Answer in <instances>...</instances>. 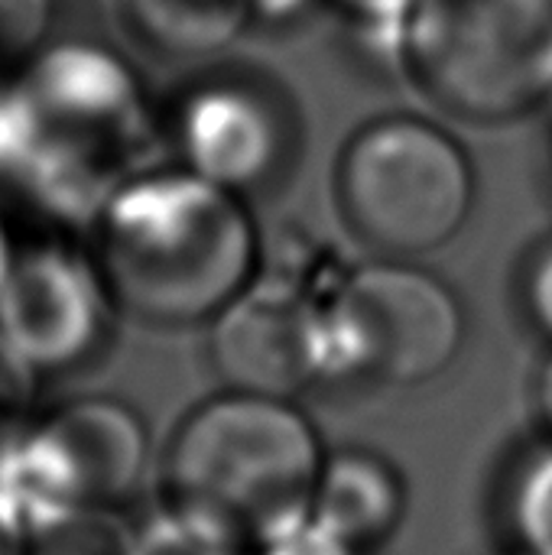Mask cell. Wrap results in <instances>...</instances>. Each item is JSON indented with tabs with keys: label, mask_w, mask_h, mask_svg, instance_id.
Returning a JSON list of instances; mask_svg holds the SVG:
<instances>
[{
	"label": "cell",
	"mask_w": 552,
	"mask_h": 555,
	"mask_svg": "<svg viewBox=\"0 0 552 555\" xmlns=\"http://www.w3.org/2000/svg\"><path fill=\"white\" fill-rule=\"evenodd\" d=\"M10 179L46 215L91 228L101 205L150 166L153 114L133 68L107 46H42L7 78Z\"/></svg>",
	"instance_id": "cell-1"
},
{
	"label": "cell",
	"mask_w": 552,
	"mask_h": 555,
	"mask_svg": "<svg viewBox=\"0 0 552 555\" xmlns=\"http://www.w3.org/2000/svg\"><path fill=\"white\" fill-rule=\"evenodd\" d=\"M114 302L156 325L211 322L257 273L260 231L247 198L185 166H146L91 221Z\"/></svg>",
	"instance_id": "cell-2"
},
{
	"label": "cell",
	"mask_w": 552,
	"mask_h": 555,
	"mask_svg": "<svg viewBox=\"0 0 552 555\" xmlns=\"http://www.w3.org/2000/svg\"><path fill=\"white\" fill-rule=\"evenodd\" d=\"M325 452L286 400L228 390L195 406L166 452L169 504L257 540L309 507Z\"/></svg>",
	"instance_id": "cell-3"
},
{
	"label": "cell",
	"mask_w": 552,
	"mask_h": 555,
	"mask_svg": "<svg viewBox=\"0 0 552 555\" xmlns=\"http://www.w3.org/2000/svg\"><path fill=\"white\" fill-rule=\"evenodd\" d=\"M397 59L455 120H524L552 101V0H413Z\"/></svg>",
	"instance_id": "cell-4"
},
{
	"label": "cell",
	"mask_w": 552,
	"mask_h": 555,
	"mask_svg": "<svg viewBox=\"0 0 552 555\" xmlns=\"http://www.w3.org/2000/svg\"><path fill=\"white\" fill-rule=\"evenodd\" d=\"M335 205L355 241L377 257L446 247L475 205L465 146L420 114H381L355 127L335 163Z\"/></svg>",
	"instance_id": "cell-5"
},
{
	"label": "cell",
	"mask_w": 552,
	"mask_h": 555,
	"mask_svg": "<svg viewBox=\"0 0 552 555\" xmlns=\"http://www.w3.org/2000/svg\"><path fill=\"white\" fill-rule=\"evenodd\" d=\"M325 322L332 380L416 387L449 371L465 345V309L452 286L403 257L348 270L325 293Z\"/></svg>",
	"instance_id": "cell-6"
},
{
	"label": "cell",
	"mask_w": 552,
	"mask_h": 555,
	"mask_svg": "<svg viewBox=\"0 0 552 555\" xmlns=\"http://www.w3.org/2000/svg\"><path fill=\"white\" fill-rule=\"evenodd\" d=\"M146 426L120 400L81 397L0 442V498L29 537L75 511L117 507L146 472Z\"/></svg>",
	"instance_id": "cell-7"
},
{
	"label": "cell",
	"mask_w": 552,
	"mask_h": 555,
	"mask_svg": "<svg viewBox=\"0 0 552 555\" xmlns=\"http://www.w3.org/2000/svg\"><path fill=\"white\" fill-rule=\"evenodd\" d=\"M166 137L189 172L251 198L280 182L299 143L286 91L257 68H218L172 104Z\"/></svg>",
	"instance_id": "cell-8"
},
{
	"label": "cell",
	"mask_w": 552,
	"mask_h": 555,
	"mask_svg": "<svg viewBox=\"0 0 552 555\" xmlns=\"http://www.w3.org/2000/svg\"><path fill=\"white\" fill-rule=\"evenodd\" d=\"M114 306L91 250L65 237L29 241L0 293V341L36 377L65 374L101 348Z\"/></svg>",
	"instance_id": "cell-9"
},
{
	"label": "cell",
	"mask_w": 552,
	"mask_h": 555,
	"mask_svg": "<svg viewBox=\"0 0 552 555\" xmlns=\"http://www.w3.org/2000/svg\"><path fill=\"white\" fill-rule=\"evenodd\" d=\"M208 354L228 390L290 400L332 380L325 296L309 283L257 273L211 319Z\"/></svg>",
	"instance_id": "cell-10"
},
{
	"label": "cell",
	"mask_w": 552,
	"mask_h": 555,
	"mask_svg": "<svg viewBox=\"0 0 552 555\" xmlns=\"http://www.w3.org/2000/svg\"><path fill=\"white\" fill-rule=\"evenodd\" d=\"M309 514L364 553L400 530L407 517V481L384 455L342 449L325 455Z\"/></svg>",
	"instance_id": "cell-11"
},
{
	"label": "cell",
	"mask_w": 552,
	"mask_h": 555,
	"mask_svg": "<svg viewBox=\"0 0 552 555\" xmlns=\"http://www.w3.org/2000/svg\"><path fill=\"white\" fill-rule=\"evenodd\" d=\"M127 26L166 55H211L254 23V0H124Z\"/></svg>",
	"instance_id": "cell-12"
},
{
	"label": "cell",
	"mask_w": 552,
	"mask_h": 555,
	"mask_svg": "<svg viewBox=\"0 0 552 555\" xmlns=\"http://www.w3.org/2000/svg\"><path fill=\"white\" fill-rule=\"evenodd\" d=\"M504 514L517 553L552 555V433L511 472Z\"/></svg>",
	"instance_id": "cell-13"
},
{
	"label": "cell",
	"mask_w": 552,
	"mask_h": 555,
	"mask_svg": "<svg viewBox=\"0 0 552 555\" xmlns=\"http://www.w3.org/2000/svg\"><path fill=\"white\" fill-rule=\"evenodd\" d=\"M244 543L224 524L169 504L133 530L127 555H244Z\"/></svg>",
	"instance_id": "cell-14"
},
{
	"label": "cell",
	"mask_w": 552,
	"mask_h": 555,
	"mask_svg": "<svg viewBox=\"0 0 552 555\" xmlns=\"http://www.w3.org/2000/svg\"><path fill=\"white\" fill-rule=\"evenodd\" d=\"M133 530L114 507L75 511L29 537V555H127Z\"/></svg>",
	"instance_id": "cell-15"
},
{
	"label": "cell",
	"mask_w": 552,
	"mask_h": 555,
	"mask_svg": "<svg viewBox=\"0 0 552 555\" xmlns=\"http://www.w3.org/2000/svg\"><path fill=\"white\" fill-rule=\"evenodd\" d=\"M49 0H0V81L16 75L39 49Z\"/></svg>",
	"instance_id": "cell-16"
},
{
	"label": "cell",
	"mask_w": 552,
	"mask_h": 555,
	"mask_svg": "<svg viewBox=\"0 0 552 555\" xmlns=\"http://www.w3.org/2000/svg\"><path fill=\"white\" fill-rule=\"evenodd\" d=\"M257 553L254 555H361V550L348 540H342L335 530H329L322 520L309 514V507L264 537L254 540Z\"/></svg>",
	"instance_id": "cell-17"
},
{
	"label": "cell",
	"mask_w": 552,
	"mask_h": 555,
	"mask_svg": "<svg viewBox=\"0 0 552 555\" xmlns=\"http://www.w3.org/2000/svg\"><path fill=\"white\" fill-rule=\"evenodd\" d=\"M517 302L537 335L552 345V234L540 237L521 260Z\"/></svg>",
	"instance_id": "cell-18"
},
{
	"label": "cell",
	"mask_w": 552,
	"mask_h": 555,
	"mask_svg": "<svg viewBox=\"0 0 552 555\" xmlns=\"http://www.w3.org/2000/svg\"><path fill=\"white\" fill-rule=\"evenodd\" d=\"M36 380L39 377L26 371L0 341V442H7L26 423V406Z\"/></svg>",
	"instance_id": "cell-19"
},
{
	"label": "cell",
	"mask_w": 552,
	"mask_h": 555,
	"mask_svg": "<svg viewBox=\"0 0 552 555\" xmlns=\"http://www.w3.org/2000/svg\"><path fill=\"white\" fill-rule=\"evenodd\" d=\"M410 3L413 0H335V7H342L351 20L374 26V29H384L390 36L400 33V23H403Z\"/></svg>",
	"instance_id": "cell-20"
},
{
	"label": "cell",
	"mask_w": 552,
	"mask_h": 555,
	"mask_svg": "<svg viewBox=\"0 0 552 555\" xmlns=\"http://www.w3.org/2000/svg\"><path fill=\"white\" fill-rule=\"evenodd\" d=\"M0 555H29V530L0 498Z\"/></svg>",
	"instance_id": "cell-21"
},
{
	"label": "cell",
	"mask_w": 552,
	"mask_h": 555,
	"mask_svg": "<svg viewBox=\"0 0 552 555\" xmlns=\"http://www.w3.org/2000/svg\"><path fill=\"white\" fill-rule=\"evenodd\" d=\"M537 403H540L543 429L552 433V351L550 358L543 361V371H540V380H537Z\"/></svg>",
	"instance_id": "cell-22"
},
{
	"label": "cell",
	"mask_w": 552,
	"mask_h": 555,
	"mask_svg": "<svg viewBox=\"0 0 552 555\" xmlns=\"http://www.w3.org/2000/svg\"><path fill=\"white\" fill-rule=\"evenodd\" d=\"M16 247H20V241L13 237L7 218L0 215V293H3V286H7L10 267H13V260H16Z\"/></svg>",
	"instance_id": "cell-23"
},
{
	"label": "cell",
	"mask_w": 552,
	"mask_h": 555,
	"mask_svg": "<svg viewBox=\"0 0 552 555\" xmlns=\"http://www.w3.org/2000/svg\"><path fill=\"white\" fill-rule=\"evenodd\" d=\"M498 555H524V553H517V550H511V553H498Z\"/></svg>",
	"instance_id": "cell-24"
}]
</instances>
